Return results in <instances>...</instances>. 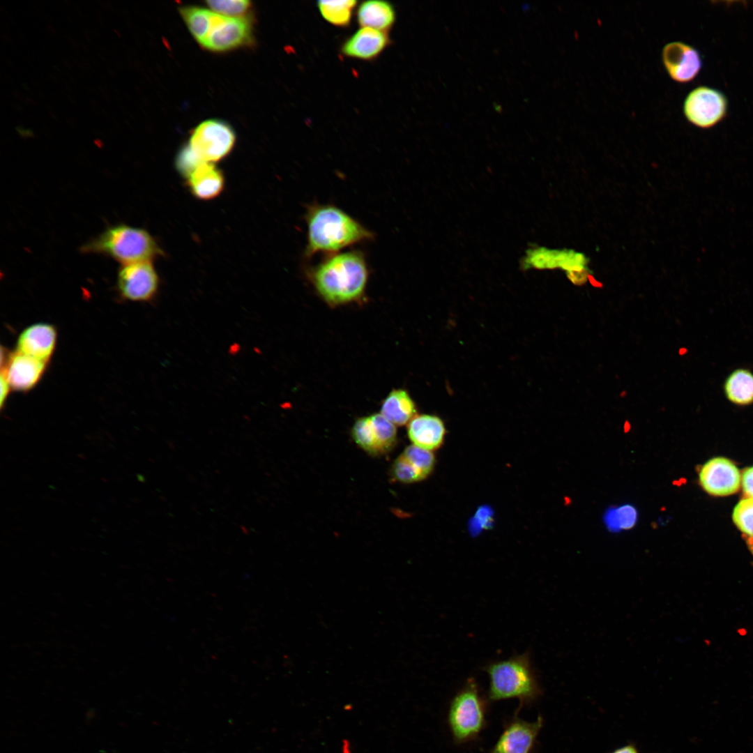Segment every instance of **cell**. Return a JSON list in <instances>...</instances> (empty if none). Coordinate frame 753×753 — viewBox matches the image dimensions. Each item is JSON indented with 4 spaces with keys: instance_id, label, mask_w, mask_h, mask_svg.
<instances>
[{
    "instance_id": "21",
    "label": "cell",
    "mask_w": 753,
    "mask_h": 753,
    "mask_svg": "<svg viewBox=\"0 0 753 753\" xmlns=\"http://www.w3.org/2000/svg\"><path fill=\"white\" fill-rule=\"evenodd\" d=\"M724 391L733 404L746 406L753 403V373L745 368L733 370L726 379Z\"/></svg>"
},
{
    "instance_id": "9",
    "label": "cell",
    "mask_w": 753,
    "mask_h": 753,
    "mask_svg": "<svg viewBox=\"0 0 753 753\" xmlns=\"http://www.w3.org/2000/svg\"><path fill=\"white\" fill-rule=\"evenodd\" d=\"M354 442L365 452L378 456L390 452L397 442V432L380 413L358 418L351 428Z\"/></svg>"
},
{
    "instance_id": "10",
    "label": "cell",
    "mask_w": 753,
    "mask_h": 753,
    "mask_svg": "<svg viewBox=\"0 0 753 753\" xmlns=\"http://www.w3.org/2000/svg\"><path fill=\"white\" fill-rule=\"evenodd\" d=\"M662 60L669 76L678 83L694 80L703 67V59L694 47L681 41H673L665 45L662 51Z\"/></svg>"
},
{
    "instance_id": "18",
    "label": "cell",
    "mask_w": 753,
    "mask_h": 753,
    "mask_svg": "<svg viewBox=\"0 0 753 753\" xmlns=\"http://www.w3.org/2000/svg\"><path fill=\"white\" fill-rule=\"evenodd\" d=\"M185 179L191 194L202 201L215 199L222 192L225 185L224 174L213 163H200Z\"/></svg>"
},
{
    "instance_id": "19",
    "label": "cell",
    "mask_w": 753,
    "mask_h": 753,
    "mask_svg": "<svg viewBox=\"0 0 753 753\" xmlns=\"http://www.w3.org/2000/svg\"><path fill=\"white\" fill-rule=\"evenodd\" d=\"M395 6L390 2L381 0L365 1L356 10V19L361 27H369L388 32L396 21Z\"/></svg>"
},
{
    "instance_id": "20",
    "label": "cell",
    "mask_w": 753,
    "mask_h": 753,
    "mask_svg": "<svg viewBox=\"0 0 753 753\" xmlns=\"http://www.w3.org/2000/svg\"><path fill=\"white\" fill-rule=\"evenodd\" d=\"M380 413L395 426H403L416 416L417 407L404 389L392 390L382 401Z\"/></svg>"
},
{
    "instance_id": "22",
    "label": "cell",
    "mask_w": 753,
    "mask_h": 753,
    "mask_svg": "<svg viewBox=\"0 0 753 753\" xmlns=\"http://www.w3.org/2000/svg\"><path fill=\"white\" fill-rule=\"evenodd\" d=\"M180 12L190 33L201 44L214 25L218 13L197 6L183 7Z\"/></svg>"
},
{
    "instance_id": "31",
    "label": "cell",
    "mask_w": 753,
    "mask_h": 753,
    "mask_svg": "<svg viewBox=\"0 0 753 753\" xmlns=\"http://www.w3.org/2000/svg\"><path fill=\"white\" fill-rule=\"evenodd\" d=\"M0 384H1V386H1L0 407L2 409L4 407V405L6 403V401L8 400V397L9 396L10 390H12V389H11V388L10 386V384H9L8 380H7V378H6L5 374L2 371H1Z\"/></svg>"
},
{
    "instance_id": "35",
    "label": "cell",
    "mask_w": 753,
    "mask_h": 753,
    "mask_svg": "<svg viewBox=\"0 0 753 753\" xmlns=\"http://www.w3.org/2000/svg\"><path fill=\"white\" fill-rule=\"evenodd\" d=\"M747 543L752 553L753 554V537L747 536Z\"/></svg>"
},
{
    "instance_id": "24",
    "label": "cell",
    "mask_w": 753,
    "mask_h": 753,
    "mask_svg": "<svg viewBox=\"0 0 753 753\" xmlns=\"http://www.w3.org/2000/svg\"><path fill=\"white\" fill-rule=\"evenodd\" d=\"M568 254V250H549L539 248L532 250L528 256L527 263L537 268H561Z\"/></svg>"
},
{
    "instance_id": "8",
    "label": "cell",
    "mask_w": 753,
    "mask_h": 753,
    "mask_svg": "<svg viewBox=\"0 0 753 753\" xmlns=\"http://www.w3.org/2000/svg\"><path fill=\"white\" fill-rule=\"evenodd\" d=\"M160 279L153 261L122 265L118 270L116 290L124 301L149 302L159 289Z\"/></svg>"
},
{
    "instance_id": "12",
    "label": "cell",
    "mask_w": 753,
    "mask_h": 753,
    "mask_svg": "<svg viewBox=\"0 0 753 753\" xmlns=\"http://www.w3.org/2000/svg\"><path fill=\"white\" fill-rule=\"evenodd\" d=\"M48 364L15 351L10 352L6 363L1 367L12 390L27 393L39 383Z\"/></svg>"
},
{
    "instance_id": "27",
    "label": "cell",
    "mask_w": 753,
    "mask_h": 753,
    "mask_svg": "<svg viewBox=\"0 0 753 753\" xmlns=\"http://www.w3.org/2000/svg\"><path fill=\"white\" fill-rule=\"evenodd\" d=\"M636 509L630 505H624L612 509L607 514L605 522L608 528L613 531L628 530L633 528L637 522Z\"/></svg>"
},
{
    "instance_id": "17",
    "label": "cell",
    "mask_w": 753,
    "mask_h": 753,
    "mask_svg": "<svg viewBox=\"0 0 753 753\" xmlns=\"http://www.w3.org/2000/svg\"><path fill=\"white\" fill-rule=\"evenodd\" d=\"M407 434L413 445L433 452L442 446L446 428L439 416L420 414L407 425Z\"/></svg>"
},
{
    "instance_id": "34",
    "label": "cell",
    "mask_w": 753,
    "mask_h": 753,
    "mask_svg": "<svg viewBox=\"0 0 753 753\" xmlns=\"http://www.w3.org/2000/svg\"><path fill=\"white\" fill-rule=\"evenodd\" d=\"M16 130L23 137H29L33 135L32 130L29 129H24V128L23 127L17 126L16 127Z\"/></svg>"
},
{
    "instance_id": "13",
    "label": "cell",
    "mask_w": 753,
    "mask_h": 753,
    "mask_svg": "<svg viewBox=\"0 0 753 753\" xmlns=\"http://www.w3.org/2000/svg\"><path fill=\"white\" fill-rule=\"evenodd\" d=\"M542 725V716L533 722L513 718L505 727L490 753H531Z\"/></svg>"
},
{
    "instance_id": "4",
    "label": "cell",
    "mask_w": 753,
    "mask_h": 753,
    "mask_svg": "<svg viewBox=\"0 0 753 753\" xmlns=\"http://www.w3.org/2000/svg\"><path fill=\"white\" fill-rule=\"evenodd\" d=\"M484 670L489 676L488 697L492 701L517 699L524 706L541 694L528 653L492 662Z\"/></svg>"
},
{
    "instance_id": "11",
    "label": "cell",
    "mask_w": 753,
    "mask_h": 753,
    "mask_svg": "<svg viewBox=\"0 0 753 753\" xmlns=\"http://www.w3.org/2000/svg\"><path fill=\"white\" fill-rule=\"evenodd\" d=\"M250 22L242 17L218 14L206 39L201 44L211 51H225L247 43L251 38Z\"/></svg>"
},
{
    "instance_id": "30",
    "label": "cell",
    "mask_w": 753,
    "mask_h": 753,
    "mask_svg": "<svg viewBox=\"0 0 753 753\" xmlns=\"http://www.w3.org/2000/svg\"><path fill=\"white\" fill-rule=\"evenodd\" d=\"M742 485L745 494L753 499V467L749 468L743 472Z\"/></svg>"
},
{
    "instance_id": "26",
    "label": "cell",
    "mask_w": 753,
    "mask_h": 753,
    "mask_svg": "<svg viewBox=\"0 0 753 753\" xmlns=\"http://www.w3.org/2000/svg\"><path fill=\"white\" fill-rule=\"evenodd\" d=\"M390 474L396 481L410 484L422 481L426 478L409 459L400 454L393 462Z\"/></svg>"
},
{
    "instance_id": "28",
    "label": "cell",
    "mask_w": 753,
    "mask_h": 753,
    "mask_svg": "<svg viewBox=\"0 0 753 753\" xmlns=\"http://www.w3.org/2000/svg\"><path fill=\"white\" fill-rule=\"evenodd\" d=\"M733 519L738 528L747 536L753 537V499L740 501L735 507Z\"/></svg>"
},
{
    "instance_id": "16",
    "label": "cell",
    "mask_w": 753,
    "mask_h": 753,
    "mask_svg": "<svg viewBox=\"0 0 753 753\" xmlns=\"http://www.w3.org/2000/svg\"><path fill=\"white\" fill-rule=\"evenodd\" d=\"M57 337V330L54 325L33 324L20 333L15 351L49 363L56 347Z\"/></svg>"
},
{
    "instance_id": "33",
    "label": "cell",
    "mask_w": 753,
    "mask_h": 753,
    "mask_svg": "<svg viewBox=\"0 0 753 753\" xmlns=\"http://www.w3.org/2000/svg\"><path fill=\"white\" fill-rule=\"evenodd\" d=\"M613 753H638L635 747L632 745H626L621 748L617 749Z\"/></svg>"
},
{
    "instance_id": "15",
    "label": "cell",
    "mask_w": 753,
    "mask_h": 753,
    "mask_svg": "<svg viewBox=\"0 0 753 753\" xmlns=\"http://www.w3.org/2000/svg\"><path fill=\"white\" fill-rule=\"evenodd\" d=\"M390 43L387 32L361 27L342 42L340 51L344 57L370 61L377 59Z\"/></svg>"
},
{
    "instance_id": "6",
    "label": "cell",
    "mask_w": 753,
    "mask_h": 753,
    "mask_svg": "<svg viewBox=\"0 0 753 753\" xmlns=\"http://www.w3.org/2000/svg\"><path fill=\"white\" fill-rule=\"evenodd\" d=\"M235 140L234 132L227 123L210 119L196 127L187 146L199 162L215 164L231 152Z\"/></svg>"
},
{
    "instance_id": "23",
    "label": "cell",
    "mask_w": 753,
    "mask_h": 753,
    "mask_svg": "<svg viewBox=\"0 0 753 753\" xmlns=\"http://www.w3.org/2000/svg\"><path fill=\"white\" fill-rule=\"evenodd\" d=\"M317 8L322 17L338 27H347L351 21L358 1L354 0L319 1Z\"/></svg>"
},
{
    "instance_id": "2",
    "label": "cell",
    "mask_w": 753,
    "mask_h": 753,
    "mask_svg": "<svg viewBox=\"0 0 753 753\" xmlns=\"http://www.w3.org/2000/svg\"><path fill=\"white\" fill-rule=\"evenodd\" d=\"M305 219L307 243L304 255L307 259L319 253H337L351 245L374 238L372 231L335 205H309Z\"/></svg>"
},
{
    "instance_id": "25",
    "label": "cell",
    "mask_w": 753,
    "mask_h": 753,
    "mask_svg": "<svg viewBox=\"0 0 753 753\" xmlns=\"http://www.w3.org/2000/svg\"><path fill=\"white\" fill-rule=\"evenodd\" d=\"M427 478L434 471L436 457L432 451L411 444L405 448L402 453Z\"/></svg>"
},
{
    "instance_id": "29",
    "label": "cell",
    "mask_w": 753,
    "mask_h": 753,
    "mask_svg": "<svg viewBox=\"0 0 753 753\" xmlns=\"http://www.w3.org/2000/svg\"><path fill=\"white\" fill-rule=\"evenodd\" d=\"M215 13L227 16L238 17L250 7L247 0H209L206 2Z\"/></svg>"
},
{
    "instance_id": "14",
    "label": "cell",
    "mask_w": 753,
    "mask_h": 753,
    "mask_svg": "<svg viewBox=\"0 0 753 753\" xmlns=\"http://www.w3.org/2000/svg\"><path fill=\"white\" fill-rule=\"evenodd\" d=\"M699 481L708 493L714 496H727L738 489L740 476L730 460L717 457L703 466L699 473Z\"/></svg>"
},
{
    "instance_id": "7",
    "label": "cell",
    "mask_w": 753,
    "mask_h": 753,
    "mask_svg": "<svg viewBox=\"0 0 753 753\" xmlns=\"http://www.w3.org/2000/svg\"><path fill=\"white\" fill-rule=\"evenodd\" d=\"M683 110L690 123L699 128L710 129L727 117L729 101L722 91L708 86H699L687 95Z\"/></svg>"
},
{
    "instance_id": "32",
    "label": "cell",
    "mask_w": 753,
    "mask_h": 753,
    "mask_svg": "<svg viewBox=\"0 0 753 753\" xmlns=\"http://www.w3.org/2000/svg\"><path fill=\"white\" fill-rule=\"evenodd\" d=\"M566 273L570 282L575 285L584 284L589 276V271L588 268L579 271L568 272Z\"/></svg>"
},
{
    "instance_id": "1",
    "label": "cell",
    "mask_w": 753,
    "mask_h": 753,
    "mask_svg": "<svg viewBox=\"0 0 753 753\" xmlns=\"http://www.w3.org/2000/svg\"><path fill=\"white\" fill-rule=\"evenodd\" d=\"M369 274L365 255L358 250L329 254L306 270L314 290L330 307L361 301Z\"/></svg>"
},
{
    "instance_id": "5",
    "label": "cell",
    "mask_w": 753,
    "mask_h": 753,
    "mask_svg": "<svg viewBox=\"0 0 753 753\" xmlns=\"http://www.w3.org/2000/svg\"><path fill=\"white\" fill-rule=\"evenodd\" d=\"M486 703L474 678H469L452 697L448 724L454 741L463 744L476 739L486 724Z\"/></svg>"
},
{
    "instance_id": "3",
    "label": "cell",
    "mask_w": 753,
    "mask_h": 753,
    "mask_svg": "<svg viewBox=\"0 0 753 753\" xmlns=\"http://www.w3.org/2000/svg\"><path fill=\"white\" fill-rule=\"evenodd\" d=\"M84 254L109 257L121 266L153 261L163 252L146 229L119 223L107 227L80 248Z\"/></svg>"
}]
</instances>
